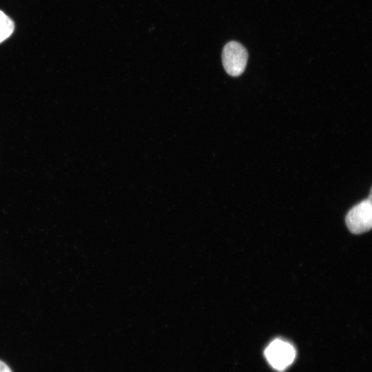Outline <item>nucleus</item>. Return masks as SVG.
Segmentation results:
<instances>
[{"instance_id":"f257e3e1","label":"nucleus","mask_w":372,"mask_h":372,"mask_svg":"<svg viewBox=\"0 0 372 372\" xmlns=\"http://www.w3.org/2000/svg\"><path fill=\"white\" fill-rule=\"evenodd\" d=\"M247 59V50L238 42L230 41L223 50V65L227 73L230 76L240 75L246 68Z\"/></svg>"},{"instance_id":"f03ea898","label":"nucleus","mask_w":372,"mask_h":372,"mask_svg":"<svg viewBox=\"0 0 372 372\" xmlns=\"http://www.w3.org/2000/svg\"><path fill=\"white\" fill-rule=\"evenodd\" d=\"M265 355L273 368L282 371L293 362L296 350L289 342L276 339L265 349Z\"/></svg>"},{"instance_id":"7ed1b4c3","label":"nucleus","mask_w":372,"mask_h":372,"mask_svg":"<svg viewBox=\"0 0 372 372\" xmlns=\"http://www.w3.org/2000/svg\"><path fill=\"white\" fill-rule=\"evenodd\" d=\"M346 225L351 232L360 234L368 231L372 226L371 199L360 202L347 213Z\"/></svg>"},{"instance_id":"20e7f679","label":"nucleus","mask_w":372,"mask_h":372,"mask_svg":"<svg viewBox=\"0 0 372 372\" xmlns=\"http://www.w3.org/2000/svg\"><path fill=\"white\" fill-rule=\"evenodd\" d=\"M14 29L13 21L0 10V43L8 39L13 32Z\"/></svg>"},{"instance_id":"39448f33","label":"nucleus","mask_w":372,"mask_h":372,"mask_svg":"<svg viewBox=\"0 0 372 372\" xmlns=\"http://www.w3.org/2000/svg\"><path fill=\"white\" fill-rule=\"evenodd\" d=\"M0 372H12V371L6 363L0 360Z\"/></svg>"}]
</instances>
